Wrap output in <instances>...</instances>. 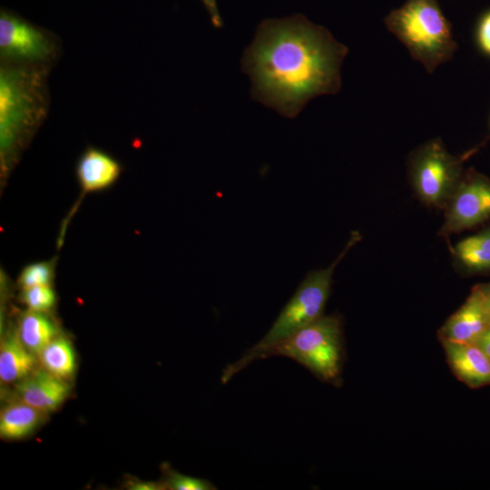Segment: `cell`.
Instances as JSON below:
<instances>
[{
  "mask_svg": "<svg viewBox=\"0 0 490 490\" xmlns=\"http://www.w3.org/2000/svg\"><path fill=\"white\" fill-rule=\"evenodd\" d=\"M120 163L107 152L93 147L86 149L76 165V176L84 191L103 190L119 178Z\"/></svg>",
  "mask_w": 490,
  "mask_h": 490,
  "instance_id": "cell-12",
  "label": "cell"
},
{
  "mask_svg": "<svg viewBox=\"0 0 490 490\" xmlns=\"http://www.w3.org/2000/svg\"><path fill=\"white\" fill-rule=\"evenodd\" d=\"M452 256L455 266L464 274L490 273V227L457 242Z\"/></svg>",
  "mask_w": 490,
  "mask_h": 490,
  "instance_id": "cell-13",
  "label": "cell"
},
{
  "mask_svg": "<svg viewBox=\"0 0 490 490\" xmlns=\"http://www.w3.org/2000/svg\"><path fill=\"white\" fill-rule=\"evenodd\" d=\"M476 35L479 47L490 55V12L480 20Z\"/></svg>",
  "mask_w": 490,
  "mask_h": 490,
  "instance_id": "cell-21",
  "label": "cell"
},
{
  "mask_svg": "<svg viewBox=\"0 0 490 490\" xmlns=\"http://www.w3.org/2000/svg\"><path fill=\"white\" fill-rule=\"evenodd\" d=\"M209 13L211 21L214 27L220 28L223 25L221 16L219 12L217 0H201Z\"/></svg>",
  "mask_w": 490,
  "mask_h": 490,
  "instance_id": "cell-22",
  "label": "cell"
},
{
  "mask_svg": "<svg viewBox=\"0 0 490 490\" xmlns=\"http://www.w3.org/2000/svg\"><path fill=\"white\" fill-rule=\"evenodd\" d=\"M490 327V316L481 285L474 287L464 304L441 327L440 340L475 344Z\"/></svg>",
  "mask_w": 490,
  "mask_h": 490,
  "instance_id": "cell-9",
  "label": "cell"
},
{
  "mask_svg": "<svg viewBox=\"0 0 490 490\" xmlns=\"http://www.w3.org/2000/svg\"><path fill=\"white\" fill-rule=\"evenodd\" d=\"M440 233L448 236L474 228L490 218V180L469 169L445 207Z\"/></svg>",
  "mask_w": 490,
  "mask_h": 490,
  "instance_id": "cell-8",
  "label": "cell"
},
{
  "mask_svg": "<svg viewBox=\"0 0 490 490\" xmlns=\"http://www.w3.org/2000/svg\"><path fill=\"white\" fill-rule=\"evenodd\" d=\"M38 356L44 368L61 379L70 378L75 372L74 349L65 338L55 337Z\"/></svg>",
  "mask_w": 490,
  "mask_h": 490,
  "instance_id": "cell-17",
  "label": "cell"
},
{
  "mask_svg": "<svg viewBox=\"0 0 490 490\" xmlns=\"http://www.w3.org/2000/svg\"><path fill=\"white\" fill-rule=\"evenodd\" d=\"M384 22L427 73L449 61L457 48L450 23L436 0H407Z\"/></svg>",
  "mask_w": 490,
  "mask_h": 490,
  "instance_id": "cell-4",
  "label": "cell"
},
{
  "mask_svg": "<svg viewBox=\"0 0 490 490\" xmlns=\"http://www.w3.org/2000/svg\"><path fill=\"white\" fill-rule=\"evenodd\" d=\"M475 345L490 358V327L482 334Z\"/></svg>",
  "mask_w": 490,
  "mask_h": 490,
  "instance_id": "cell-23",
  "label": "cell"
},
{
  "mask_svg": "<svg viewBox=\"0 0 490 490\" xmlns=\"http://www.w3.org/2000/svg\"><path fill=\"white\" fill-rule=\"evenodd\" d=\"M474 150L456 156L438 139L416 149L408 161L413 189L426 205L445 209L463 174V164Z\"/></svg>",
  "mask_w": 490,
  "mask_h": 490,
  "instance_id": "cell-6",
  "label": "cell"
},
{
  "mask_svg": "<svg viewBox=\"0 0 490 490\" xmlns=\"http://www.w3.org/2000/svg\"><path fill=\"white\" fill-rule=\"evenodd\" d=\"M52 278V267L46 262H38L28 265L22 270L18 283L23 289L35 286H47L50 285Z\"/></svg>",
  "mask_w": 490,
  "mask_h": 490,
  "instance_id": "cell-20",
  "label": "cell"
},
{
  "mask_svg": "<svg viewBox=\"0 0 490 490\" xmlns=\"http://www.w3.org/2000/svg\"><path fill=\"white\" fill-rule=\"evenodd\" d=\"M36 359L20 340L17 333L8 334L0 347V379L4 383H17L34 370Z\"/></svg>",
  "mask_w": 490,
  "mask_h": 490,
  "instance_id": "cell-14",
  "label": "cell"
},
{
  "mask_svg": "<svg viewBox=\"0 0 490 490\" xmlns=\"http://www.w3.org/2000/svg\"><path fill=\"white\" fill-rule=\"evenodd\" d=\"M54 324L43 312L29 310L24 313L18 326L17 336L22 343L34 355L56 336Z\"/></svg>",
  "mask_w": 490,
  "mask_h": 490,
  "instance_id": "cell-16",
  "label": "cell"
},
{
  "mask_svg": "<svg viewBox=\"0 0 490 490\" xmlns=\"http://www.w3.org/2000/svg\"><path fill=\"white\" fill-rule=\"evenodd\" d=\"M21 299L29 310L44 313L54 307L55 293L50 285L35 286L23 289Z\"/></svg>",
  "mask_w": 490,
  "mask_h": 490,
  "instance_id": "cell-18",
  "label": "cell"
},
{
  "mask_svg": "<svg viewBox=\"0 0 490 490\" xmlns=\"http://www.w3.org/2000/svg\"><path fill=\"white\" fill-rule=\"evenodd\" d=\"M360 238L358 231L352 232L343 250L328 268L312 270L307 274L265 336L239 360L227 365L222 370L221 383L226 384L230 381L233 376L257 360L259 355L263 351L283 341L324 315L331 290L334 270Z\"/></svg>",
  "mask_w": 490,
  "mask_h": 490,
  "instance_id": "cell-3",
  "label": "cell"
},
{
  "mask_svg": "<svg viewBox=\"0 0 490 490\" xmlns=\"http://www.w3.org/2000/svg\"><path fill=\"white\" fill-rule=\"evenodd\" d=\"M344 356L343 326L340 317L323 315L318 320L260 353L258 359L286 357L303 366L317 378L337 386L340 383Z\"/></svg>",
  "mask_w": 490,
  "mask_h": 490,
  "instance_id": "cell-5",
  "label": "cell"
},
{
  "mask_svg": "<svg viewBox=\"0 0 490 490\" xmlns=\"http://www.w3.org/2000/svg\"><path fill=\"white\" fill-rule=\"evenodd\" d=\"M481 288L485 295L486 306H487L489 316H490V283L483 284L481 285Z\"/></svg>",
  "mask_w": 490,
  "mask_h": 490,
  "instance_id": "cell-25",
  "label": "cell"
},
{
  "mask_svg": "<svg viewBox=\"0 0 490 490\" xmlns=\"http://www.w3.org/2000/svg\"><path fill=\"white\" fill-rule=\"evenodd\" d=\"M20 400L48 414L56 410L68 397V383L48 371H34L15 383Z\"/></svg>",
  "mask_w": 490,
  "mask_h": 490,
  "instance_id": "cell-11",
  "label": "cell"
},
{
  "mask_svg": "<svg viewBox=\"0 0 490 490\" xmlns=\"http://www.w3.org/2000/svg\"><path fill=\"white\" fill-rule=\"evenodd\" d=\"M59 55V40L53 33L30 23L12 11L1 10V63L52 67Z\"/></svg>",
  "mask_w": 490,
  "mask_h": 490,
  "instance_id": "cell-7",
  "label": "cell"
},
{
  "mask_svg": "<svg viewBox=\"0 0 490 490\" xmlns=\"http://www.w3.org/2000/svg\"><path fill=\"white\" fill-rule=\"evenodd\" d=\"M348 53L326 28L294 15L263 20L241 66L251 80L254 100L294 118L316 96L339 92Z\"/></svg>",
  "mask_w": 490,
  "mask_h": 490,
  "instance_id": "cell-1",
  "label": "cell"
},
{
  "mask_svg": "<svg viewBox=\"0 0 490 490\" xmlns=\"http://www.w3.org/2000/svg\"><path fill=\"white\" fill-rule=\"evenodd\" d=\"M45 415L20 399L10 403L0 413V436L8 440L24 438L40 426Z\"/></svg>",
  "mask_w": 490,
  "mask_h": 490,
  "instance_id": "cell-15",
  "label": "cell"
},
{
  "mask_svg": "<svg viewBox=\"0 0 490 490\" xmlns=\"http://www.w3.org/2000/svg\"><path fill=\"white\" fill-rule=\"evenodd\" d=\"M130 486L131 489L135 490H156L166 488L164 484H159L154 482L132 483Z\"/></svg>",
  "mask_w": 490,
  "mask_h": 490,
  "instance_id": "cell-24",
  "label": "cell"
},
{
  "mask_svg": "<svg viewBox=\"0 0 490 490\" xmlns=\"http://www.w3.org/2000/svg\"><path fill=\"white\" fill-rule=\"evenodd\" d=\"M450 368L471 388L490 385V358L475 345L440 340Z\"/></svg>",
  "mask_w": 490,
  "mask_h": 490,
  "instance_id": "cell-10",
  "label": "cell"
},
{
  "mask_svg": "<svg viewBox=\"0 0 490 490\" xmlns=\"http://www.w3.org/2000/svg\"><path fill=\"white\" fill-rule=\"evenodd\" d=\"M164 485L172 490H214L216 486L210 481L182 475L171 467L164 470Z\"/></svg>",
  "mask_w": 490,
  "mask_h": 490,
  "instance_id": "cell-19",
  "label": "cell"
},
{
  "mask_svg": "<svg viewBox=\"0 0 490 490\" xmlns=\"http://www.w3.org/2000/svg\"><path fill=\"white\" fill-rule=\"evenodd\" d=\"M45 65L1 63L0 149L5 172L48 114L50 97Z\"/></svg>",
  "mask_w": 490,
  "mask_h": 490,
  "instance_id": "cell-2",
  "label": "cell"
}]
</instances>
